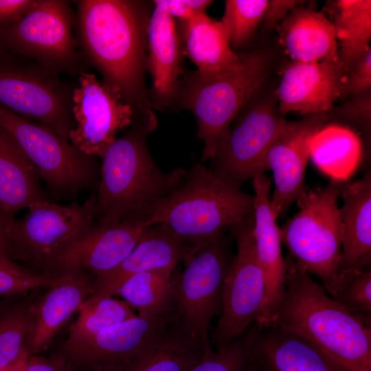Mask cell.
<instances>
[{
	"instance_id": "6da1fadb",
	"label": "cell",
	"mask_w": 371,
	"mask_h": 371,
	"mask_svg": "<svg viewBox=\"0 0 371 371\" xmlns=\"http://www.w3.org/2000/svg\"><path fill=\"white\" fill-rule=\"evenodd\" d=\"M149 19L140 1H78L79 36L86 56L103 82L143 117L151 115L144 85Z\"/></svg>"
},
{
	"instance_id": "7a4b0ae2",
	"label": "cell",
	"mask_w": 371,
	"mask_h": 371,
	"mask_svg": "<svg viewBox=\"0 0 371 371\" xmlns=\"http://www.w3.org/2000/svg\"><path fill=\"white\" fill-rule=\"evenodd\" d=\"M284 292L267 325L311 341L350 371H371V328L287 256Z\"/></svg>"
},
{
	"instance_id": "3957f363",
	"label": "cell",
	"mask_w": 371,
	"mask_h": 371,
	"mask_svg": "<svg viewBox=\"0 0 371 371\" xmlns=\"http://www.w3.org/2000/svg\"><path fill=\"white\" fill-rule=\"evenodd\" d=\"M154 119H142L117 139L102 158L95 221L115 222L137 218L183 181L187 170L177 168L163 172L152 158L146 142Z\"/></svg>"
},
{
	"instance_id": "277c9868",
	"label": "cell",
	"mask_w": 371,
	"mask_h": 371,
	"mask_svg": "<svg viewBox=\"0 0 371 371\" xmlns=\"http://www.w3.org/2000/svg\"><path fill=\"white\" fill-rule=\"evenodd\" d=\"M254 196L196 164L175 190L137 217L144 226L164 223L194 245L254 215Z\"/></svg>"
},
{
	"instance_id": "5b68a950",
	"label": "cell",
	"mask_w": 371,
	"mask_h": 371,
	"mask_svg": "<svg viewBox=\"0 0 371 371\" xmlns=\"http://www.w3.org/2000/svg\"><path fill=\"white\" fill-rule=\"evenodd\" d=\"M347 181L330 179L322 188L306 190L296 202L298 212L281 228L288 256L318 278L330 296L337 281L341 249L338 199Z\"/></svg>"
},
{
	"instance_id": "8992f818",
	"label": "cell",
	"mask_w": 371,
	"mask_h": 371,
	"mask_svg": "<svg viewBox=\"0 0 371 371\" xmlns=\"http://www.w3.org/2000/svg\"><path fill=\"white\" fill-rule=\"evenodd\" d=\"M268 73L262 52L243 53L238 68L220 75L193 74L183 93V104L196 119L197 137L204 144L202 160L211 159L234 119L258 93Z\"/></svg>"
},
{
	"instance_id": "52a82bcc",
	"label": "cell",
	"mask_w": 371,
	"mask_h": 371,
	"mask_svg": "<svg viewBox=\"0 0 371 371\" xmlns=\"http://www.w3.org/2000/svg\"><path fill=\"white\" fill-rule=\"evenodd\" d=\"M234 256L223 231L194 244L172 276L173 313L189 330L208 336L212 319L222 312L225 281Z\"/></svg>"
},
{
	"instance_id": "ba28073f",
	"label": "cell",
	"mask_w": 371,
	"mask_h": 371,
	"mask_svg": "<svg viewBox=\"0 0 371 371\" xmlns=\"http://www.w3.org/2000/svg\"><path fill=\"white\" fill-rule=\"evenodd\" d=\"M0 126L19 142L38 175L58 196H76L98 178L95 157L88 155L48 126L0 104Z\"/></svg>"
},
{
	"instance_id": "9c48e42d",
	"label": "cell",
	"mask_w": 371,
	"mask_h": 371,
	"mask_svg": "<svg viewBox=\"0 0 371 371\" xmlns=\"http://www.w3.org/2000/svg\"><path fill=\"white\" fill-rule=\"evenodd\" d=\"M274 97L254 96L238 113L210 159L216 177L241 188L245 181L267 170V153L286 121Z\"/></svg>"
},
{
	"instance_id": "30bf717a",
	"label": "cell",
	"mask_w": 371,
	"mask_h": 371,
	"mask_svg": "<svg viewBox=\"0 0 371 371\" xmlns=\"http://www.w3.org/2000/svg\"><path fill=\"white\" fill-rule=\"evenodd\" d=\"M95 200L91 194L82 204L32 203L25 216L10 221L8 256L44 269L58 251L93 223Z\"/></svg>"
},
{
	"instance_id": "8fae6325",
	"label": "cell",
	"mask_w": 371,
	"mask_h": 371,
	"mask_svg": "<svg viewBox=\"0 0 371 371\" xmlns=\"http://www.w3.org/2000/svg\"><path fill=\"white\" fill-rule=\"evenodd\" d=\"M0 43L56 73L78 64L68 1L37 0L18 21L0 26Z\"/></svg>"
},
{
	"instance_id": "7c38bea8",
	"label": "cell",
	"mask_w": 371,
	"mask_h": 371,
	"mask_svg": "<svg viewBox=\"0 0 371 371\" xmlns=\"http://www.w3.org/2000/svg\"><path fill=\"white\" fill-rule=\"evenodd\" d=\"M254 215L232 226L237 251L226 277L221 317L212 335L216 349L231 341L259 317L265 302L266 281L256 253Z\"/></svg>"
},
{
	"instance_id": "4fadbf2b",
	"label": "cell",
	"mask_w": 371,
	"mask_h": 371,
	"mask_svg": "<svg viewBox=\"0 0 371 371\" xmlns=\"http://www.w3.org/2000/svg\"><path fill=\"white\" fill-rule=\"evenodd\" d=\"M43 67L0 63V104L18 115L50 127L69 140L75 128L71 96Z\"/></svg>"
},
{
	"instance_id": "5bb4252c",
	"label": "cell",
	"mask_w": 371,
	"mask_h": 371,
	"mask_svg": "<svg viewBox=\"0 0 371 371\" xmlns=\"http://www.w3.org/2000/svg\"><path fill=\"white\" fill-rule=\"evenodd\" d=\"M134 109L94 74L81 71L71 96L75 128L69 141L84 153L103 158L119 131L130 126Z\"/></svg>"
},
{
	"instance_id": "9a60e30c",
	"label": "cell",
	"mask_w": 371,
	"mask_h": 371,
	"mask_svg": "<svg viewBox=\"0 0 371 371\" xmlns=\"http://www.w3.org/2000/svg\"><path fill=\"white\" fill-rule=\"evenodd\" d=\"M148 226L128 218L120 221H95L63 246L48 261L47 275L81 269L94 278L117 267L133 249Z\"/></svg>"
},
{
	"instance_id": "2e32d148",
	"label": "cell",
	"mask_w": 371,
	"mask_h": 371,
	"mask_svg": "<svg viewBox=\"0 0 371 371\" xmlns=\"http://www.w3.org/2000/svg\"><path fill=\"white\" fill-rule=\"evenodd\" d=\"M330 123L326 113L307 115L299 121H285L267 155V170L273 173L274 190L271 212L277 219L304 194V176L310 158V141Z\"/></svg>"
},
{
	"instance_id": "e0dca14e",
	"label": "cell",
	"mask_w": 371,
	"mask_h": 371,
	"mask_svg": "<svg viewBox=\"0 0 371 371\" xmlns=\"http://www.w3.org/2000/svg\"><path fill=\"white\" fill-rule=\"evenodd\" d=\"M172 313V312H171ZM135 317L59 352L74 371H123L143 350L168 315Z\"/></svg>"
},
{
	"instance_id": "ac0fdd59",
	"label": "cell",
	"mask_w": 371,
	"mask_h": 371,
	"mask_svg": "<svg viewBox=\"0 0 371 371\" xmlns=\"http://www.w3.org/2000/svg\"><path fill=\"white\" fill-rule=\"evenodd\" d=\"M243 341L253 371H350L306 338L272 325L254 322Z\"/></svg>"
},
{
	"instance_id": "d6986e66",
	"label": "cell",
	"mask_w": 371,
	"mask_h": 371,
	"mask_svg": "<svg viewBox=\"0 0 371 371\" xmlns=\"http://www.w3.org/2000/svg\"><path fill=\"white\" fill-rule=\"evenodd\" d=\"M346 73L339 58L333 60L291 63L283 70L276 91L278 109L302 115L325 113L339 98Z\"/></svg>"
},
{
	"instance_id": "ffe728a7",
	"label": "cell",
	"mask_w": 371,
	"mask_h": 371,
	"mask_svg": "<svg viewBox=\"0 0 371 371\" xmlns=\"http://www.w3.org/2000/svg\"><path fill=\"white\" fill-rule=\"evenodd\" d=\"M90 274L81 269L63 271L47 292L31 304L25 338L29 357L46 350L89 297L94 278Z\"/></svg>"
},
{
	"instance_id": "44dd1931",
	"label": "cell",
	"mask_w": 371,
	"mask_h": 371,
	"mask_svg": "<svg viewBox=\"0 0 371 371\" xmlns=\"http://www.w3.org/2000/svg\"><path fill=\"white\" fill-rule=\"evenodd\" d=\"M271 179L265 173L252 179L254 191V228L256 253L264 271L266 294L262 309L255 323L269 324L284 292L286 263L281 248V228L270 207Z\"/></svg>"
},
{
	"instance_id": "7402d4cb",
	"label": "cell",
	"mask_w": 371,
	"mask_h": 371,
	"mask_svg": "<svg viewBox=\"0 0 371 371\" xmlns=\"http://www.w3.org/2000/svg\"><path fill=\"white\" fill-rule=\"evenodd\" d=\"M192 245L164 223L150 225L124 260L106 273L93 278L89 297H113L126 279L137 273L153 270L173 272Z\"/></svg>"
},
{
	"instance_id": "603a6c76",
	"label": "cell",
	"mask_w": 371,
	"mask_h": 371,
	"mask_svg": "<svg viewBox=\"0 0 371 371\" xmlns=\"http://www.w3.org/2000/svg\"><path fill=\"white\" fill-rule=\"evenodd\" d=\"M341 249L339 271L371 270V172L348 181L340 196Z\"/></svg>"
},
{
	"instance_id": "cb8c5ba5",
	"label": "cell",
	"mask_w": 371,
	"mask_h": 371,
	"mask_svg": "<svg viewBox=\"0 0 371 371\" xmlns=\"http://www.w3.org/2000/svg\"><path fill=\"white\" fill-rule=\"evenodd\" d=\"M209 341L208 336L186 328L172 311L123 371H189L201 359Z\"/></svg>"
},
{
	"instance_id": "d4e9b609",
	"label": "cell",
	"mask_w": 371,
	"mask_h": 371,
	"mask_svg": "<svg viewBox=\"0 0 371 371\" xmlns=\"http://www.w3.org/2000/svg\"><path fill=\"white\" fill-rule=\"evenodd\" d=\"M276 29L279 43L292 62L312 63L339 58L333 23L322 12L299 5Z\"/></svg>"
},
{
	"instance_id": "484cf974",
	"label": "cell",
	"mask_w": 371,
	"mask_h": 371,
	"mask_svg": "<svg viewBox=\"0 0 371 371\" xmlns=\"http://www.w3.org/2000/svg\"><path fill=\"white\" fill-rule=\"evenodd\" d=\"M183 54L197 67L201 77H211L240 67L243 53L236 54L230 45L229 35L221 22L205 12L181 21Z\"/></svg>"
},
{
	"instance_id": "4316f807",
	"label": "cell",
	"mask_w": 371,
	"mask_h": 371,
	"mask_svg": "<svg viewBox=\"0 0 371 371\" xmlns=\"http://www.w3.org/2000/svg\"><path fill=\"white\" fill-rule=\"evenodd\" d=\"M147 36L153 93L156 103L163 106L175 96L183 72L182 45L173 17L157 6L150 16Z\"/></svg>"
},
{
	"instance_id": "83f0119b",
	"label": "cell",
	"mask_w": 371,
	"mask_h": 371,
	"mask_svg": "<svg viewBox=\"0 0 371 371\" xmlns=\"http://www.w3.org/2000/svg\"><path fill=\"white\" fill-rule=\"evenodd\" d=\"M40 179L19 142L0 126V207L10 217L34 202L49 201Z\"/></svg>"
},
{
	"instance_id": "f1b7e54d",
	"label": "cell",
	"mask_w": 371,
	"mask_h": 371,
	"mask_svg": "<svg viewBox=\"0 0 371 371\" xmlns=\"http://www.w3.org/2000/svg\"><path fill=\"white\" fill-rule=\"evenodd\" d=\"M310 158L324 174L347 181L361 163L366 155L359 136L348 127L328 123L310 141Z\"/></svg>"
},
{
	"instance_id": "f546056e",
	"label": "cell",
	"mask_w": 371,
	"mask_h": 371,
	"mask_svg": "<svg viewBox=\"0 0 371 371\" xmlns=\"http://www.w3.org/2000/svg\"><path fill=\"white\" fill-rule=\"evenodd\" d=\"M324 10L333 20L336 38L340 43L339 58L346 74L353 62L370 45L371 1H330Z\"/></svg>"
},
{
	"instance_id": "4dcf8cb0",
	"label": "cell",
	"mask_w": 371,
	"mask_h": 371,
	"mask_svg": "<svg viewBox=\"0 0 371 371\" xmlns=\"http://www.w3.org/2000/svg\"><path fill=\"white\" fill-rule=\"evenodd\" d=\"M172 272L153 270L126 279L115 295L122 297L137 314L164 315L173 311Z\"/></svg>"
},
{
	"instance_id": "1f68e13d",
	"label": "cell",
	"mask_w": 371,
	"mask_h": 371,
	"mask_svg": "<svg viewBox=\"0 0 371 371\" xmlns=\"http://www.w3.org/2000/svg\"><path fill=\"white\" fill-rule=\"evenodd\" d=\"M78 312V316L71 325L68 337L62 344L63 346L83 342L137 315L124 300L106 296L87 297L81 304Z\"/></svg>"
},
{
	"instance_id": "d6a6232c",
	"label": "cell",
	"mask_w": 371,
	"mask_h": 371,
	"mask_svg": "<svg viewBox=\"0 0 371 371\" xmlns=\"http://www.w3.org/2000/svg\"><path fill=\"white\" fill-rule=\"evenodd\" d=\"M31 304L19 303L0 314V371L29 357L25 338Z\"/></svg>"
},
{
	"instance_id": "836d02e7",
	"label": "cell",
	"mask_w": 371,
	"mask_h": 371,
	"mask_svg": "<svg viewBox=\"0 0 371 371\" xmlns=\"http://www.w3.org/2000/svg\"><path fill=\"white\" fill-rule=\"evenodd\" d=\"M330 297L371 328V270L339 271Z\"/></svg>"
},
{
	"instance_id": "e575fe53",
	"label": "cell",
	"mask_w": 371,
	"mask_h": 371,
	"mask_svg": "<svg viewBox=\"0 0 371 371\" xmlns=\"http://www.w3.org/2000/svg\"><path fill=\"white\" fill-rule=\"evenodd\" d=\"M269 0H227L221 22L231 47L240 48L253 36L263 21Z\"/></svg>"
},
{
	"instance_id": "d590c367",
	"label": "cell",
	"mask_w": 371,
	"mask_h": 371,
	"mask_svg": "<svg viewBox=\"0 0 371 371\" xmlns=\"http://www.w3.org/2000/svg\"><path fill=\"white\" fill-rule=\"evenodd\" d=\"M330 123H335L361 131L365 136L368 155L370 144L371 89L348 98L342 104L326 112Z\"/></svg>"
},
{
	"instance_id": "8d00e7d4",
	"label": "cell",
	"mask_w": 371,
	"mask_h": 371,
	"mask_svg": "<svg viewBox=\"0 0 371 371\" xmlns=\"http://www.w3.org/2000/svg\"><path fill=\"white\" fill-rule=\"evenodd\" d=\"M189 371H249L243 339H234L216 350L207 342L201 359Z\"/></svg>"
},
{
	"instance_id": "74e56055",
	"label": "cell",
	"mask_w": 371,
	"mask_h": 371,
	"mask_svg": "<svg viewBox=\"0 0 371 371\" xmlns=\"http://www.w3.org/2000/svg\"><path fill=\"white\" fill-rule=\"evenodd\" d=\"M371 89V47L368 45L353 62L347 71L339 90V98Z\"/></svg>"
},
{
	"instance_id": "f35d334b",
	"label": "cell",
	"mask_w": 371,
	"mask_h": 371,
	"mask_svg": "<svg viewBox=\"0 0 371 371\" xmlns=\"http://www.w3.org/2000/svg\"><path fill=\"white\" fill-rule=\"evenodd\" d=\"M58 276L38 275L33 272L21 273L0 269V296H9L27 291L49 287Z\"/></svg>"
},
{
	"instance_id": "ab89813d",
	"label": "cell",
	"mask_w": 371,
	"mask_h": 371,
	"mask_svg": "<svg viewBox=\"0 0 371 371\" xmlns=\"http://www.w3.org/2000/svg\"><path fill=\"white\" fill-rule=\"evenodd\" d=\"M153 2L155 6L164 10L172 17L175 16L182 21H186L205 12L213 1L155 0Z\"/></svg>"
},
{
	"instance_id": "60d3db41",
	"label": "cell",
	"mask_w": 371,
	"mask_h": 371,
	"mask_svg": "<svg viewBox=\"0 0 371 371\" xmlns=\"http://www.w3.org/2000/svg\"><path fill=\"white\" fill-rule=\"evenodd\" d=\"M23 371H74L67 360L60 353L49 357L30 356Z\"/></svg>"
},
{
	"instance_id": "b9f144b4",
	"label": "cell",
	"mask_w": 371,
	"mask_h": 371,
	"mask_svg": "<svg viewBox=\"0 0 371 371\" xmlns=\"http://www.w3.org/2000/svg\"><path fill=\"white\" fill-rule=\"evenodd\" d=\"M297 0H269L265 16V25L269 27H276L296 7L304 3Z\"/></svg>"
},
{
	"instance_id": "7bdbcfd3",
	"label": "cell",
	"mask_w": 371,
	"mask_h": 371,
	"mask_svg": "<svg viewBox=\"0 0 371 371\" xmlns=\"http://www.w3.org/2000/svg\"><path fill=\"white\" fill-rule=\"evenodd\" d=\"M37 0H0V26L19 20Z\"/></svg>"
},
{
	"instance_id": "ee69618b",
	"label": "cell",
	"mask_w": 371,
	"mask_h": 371,
	"mask_svg": "<svg viewBox=\"0 0 371 371\" xmlns=\"http://www.w3.org/2000/svg\"><path fill=\"white\" fill-rule=\"evenodd\" d=\"M10 217L0 207V249L7 254V229L10 220ZM8 255V254H7Z\"/></svg>"
},
{
	"instance_id": "f6af8a7d",
	"label": "cell",
	"mask_w": 371,
	"mask_h": 371,
	"mask_svg": "<svg viewBox=\"0 0 371 371\" xmlns=\"http://www.w3.org/2000/svg\"><path fill=\"white\" fill-rule=\"evenodd\" d=\"M0 269L10 270L21 273H31L30 270L15 263L3 251L0 249Z\"/></svg>"
},
{
	"instance_id": "bcb514c9",
	"label": "cell",
	"mask_w": 371,
	"mask_h": 371,
	"mask_svg": "<svg viewBox=\"0 0 371 371\" xmlns=\"http://www.w3.org/2000/svg\"><path fill=\"white\" fill-rule=\"evenodd\" d=\"M26 360L22 361L12 366L5 368L1 371H23Z\"/></svg>"
},
{
	"instance_id": "7dc6e473",
	"label": "cell",
	"mask_w": 371,
	"mask_h": 371,
	"mask_svg": "<svg viewBox=\"0 0 371 371\" xmlns=\"http://www.w3.org/2000/svg\"><path fill=\"white\" fill-rule=\"evenodd\" d=\"M3 47L0 43V58L1 57V56L3 54Z\"/></svg>"
},
{
	"instance_id": "c3c4849f",
	"label": "cell",
	"mask_w": 371,
	"mask_h": 371,
	"mask_svg": "<svg viewBox=\"0 0 371 371\" xmlns=\"http://www.w3.org/2000/svg\"><path fill=\"white\" fill-rule=\"evenodd\" d=\"M249 371H253V370H251L249 369Z\"/></svg>"
}]
</instances>
